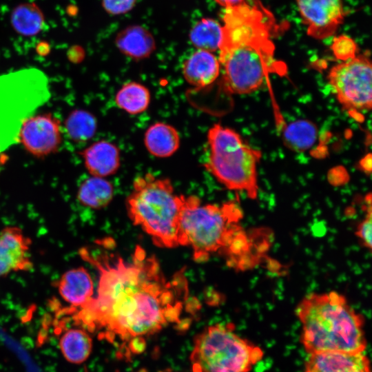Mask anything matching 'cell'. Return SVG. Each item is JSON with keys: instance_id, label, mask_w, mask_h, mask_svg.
I'll list each match as a JSON object with an SVG mask.
<instances>
[{"instance_id": "7402d4cb", "label": "cell", "mask_w": 372, "mask_h": 372, "mask_svg": "<svg viewBox=\"0 0 372 372\" xmlns=\"http://www.w3.org/2000/svg\"><path fill=\"white\" fill-rule=\"evenodd\" d=\"M115 103L125 112L136 115L145 112L151 101L149 89L144 85L131 81L124 84L115 95Z\"/></svg>"}, {"instance_id": "5b68a950", "label": "cell", "mask_w": 372, "mask_h": 372, "mask_svg": "<svg viewBox=\"0 0 372 372\" xmlns=\"http://www.w3.org/2000/svg\"><path fill=\"white\" fill-rule=\"evenodd\" d=\"M207 138L205 169L227 189L245 192L249 198L256 199L260 151L248 145L235 130L219 123L209 128Z\"/></svg>"}, {"instance_id": "8992f818", "label": "cell", "mask_w": 372, "mask_h": 372, "mask_svg": "<svg viewBox=\"0 0 372 372\" xmlns=\"http://www.w3.org/2000/svg\"><path fill=\"white\" fill-rule=\"evenodd\" d=\"M263 356V350L231 324H216L196 336L190 361L193 372H249Z\"/></svg>"}, {"instance_id": "52a82bcc", "label": "cell", "mask_w": 372, "mask_h": 372, "mask_svg": "<svg viewBox=\"0 0 372 372\" xmlns=\"http://www.w3.org/2000/svg\"><path fill=\"white\" fill-rule=\"evenodd\" d=\"M223 67L222 86L231 94H247L258 90L270 73L286 69L274 57L273 42L239 45L219 53Z\"/></svg>"}, {"instance_id": "9c48e42d", "label": "cell", "mask_w": 372, "mask_h": 372, "mask_svg": "<svg viewBox=\"0 0 372 372\" xmlns=\"http://www.w3.org/2000/svg\"><path fill=\"white\" fill-rule=\"evenodd\" d=\"M219 53L239 45L272 42V14L258 0L225 8Z\"/></svg>"}, {"instance_id": "9a60e30c", "label": "cell", "mask_w": 372, "mask_h": 372, "mask_svg": "<svg viewBox=\"0 0 372 372\" xmlns=\"http://www.w3.org/2000/svg\"><path fill=\"white\" fill-rule=\"evenodd\" d=\"M220 66L218 59L212 52L197 50L183 62L182 73L189 85L202 89L216 81Z\"/></svg>"}, {"instance_id": "836d02e7", "label": "cell", "mask_w": 372, "mask_h": 372, "mask_svg": "<svg viewBox=\"0 0 372 372\" xmlns=\"http://www.w3.org/2000/svg\"><path fill=\"white\" fill-rule=\"evenodd\" d=\"M67 13L70 16H74L77 12V8L74 6H69L66 9Z\"/></svg>"}, {"instance_id": "ba28073f", "label": "cell", "mask_w": 372, "mask_h": 372, "mask_svg": "<svg viewBox=\"0 0 372 372\" xmlns=\"http://www.w3.org/2000/svg\"><path fill=\"white\" fill-rule=\"evenodd\" d=\"M329 83L342 107L354 118L372 106V66L368 53L334 65L328 74Z\"/></svg>"}, {"instance_id": "8fae6325", "label": "cell", "mask_w": 372, "mask_h": 372, "mask_svg": "<svg viewBox=\"0 0 372 372\" xmlns=\"http://www.w3.org/2000/svg\"><path fill=\"white\" fill-rule=\"evenodd\" d=\"M307 34L318 39L332 36L342 23L344 0H296Z\"/></svg>"}, {"instance_id": "44dd1931", "label": "cell", "mask_w": 372, "mask_h": 372, "mask_svg": "<svg viewBox=\"0 0 372 372\" xmlns=\"http://www.w3.org/2000/svg\"><path fill=\"white\" fill-rule=\"evenodd\" d=\"M113 194V186L110 182L104 178L92 176L81 184L77 198L85 207L101 209L111 202Z\"/></svg>"}, {"instance_id": "7c38bea8", "label": "cell", "mask_w": 372, "mask_h": 372, "mask_svg": "<svg viewBox=\"0 0 372 372\" xmlns=\"http://www.w3.org/2000/svg\"><path fill=\"white\" fill-rule=\"evenodd\" d=\"M32 240L16 226L0 231V279L12 271H28L33 269L30 256Z\"/></svg>"}, {"instance_id": "83f0119b", "label": "cell", "mask_w": 372, "mask_h": 372, "mask_svg": "<svg viewBox=\"0 0 372 372\" xmlns=\"http://www.w3.org/2000/svg\"><path fill=\"white\" fill-rule=\"evenodd\" d=\"M137 0H101L103 9L111 15H118L130 12Z\"/></svg>"}, {"instance_id": "4316f807", "label": "cell", "mask_w": 372, "mask_h": 372, "mask_svg": "<svg viewBox=\"0 0 372 372\" xmlns=\"http://www.w3.org/2000/svg\"><path fill=\"white\" fill-rule=\"evenodd\" d=\"M331 48L335 58L343 61L354 58L358 50L355 42L346 35L335 37Z\"/></svg>"}, {"instance_id": "5bb4252c", "label": "cell", "mask_w": 372, "mask_h": 372, "mask_svg": "<svg viewBox=\"0 0 372 372\" xmlns=\"http://www.w3.org/2000/svg\"><path fill=\"white\" fill-rule=\"evenodd\" d=\"M59 295L72 309L85 306L94 296V282L89 271L83 267L64 272L56 283Z\"/></svg>"}, {"instance_id": "603a6c76", "label": "cell", "mask_w": 372, "mask_h": 372, "mask_svg": "<svg viewBox=\"0 0 372 372\" xmlns=\"http://www.w3.org/2000/svg\"><path fill=\"white\" fill-rule=\"evenodd\" d=\"M189 37L197 50L213 53L219 49L223 38V25L214 19L203 18L192 28Z\"/></svg>"}, {"instance_id": "3957f363", "label": "cell", "mask_w": 372, "mask_h": 372, "mask_svg": "<svg viewBox=\"0 0 372 372\" xmlns=\"http://www.w3.org/2000/svg\"><path fill=\"white\" fill-rule=\"evenodd\" d=\"M185 196L177 194L169 179L152 174L138 176L126 206L129 217L158 247L180 246Z\"/></svg>"}, {"instance_id": "7a4b0ae2", "label": "cell", "mask_w": 372, "mask_h": 372, "mask_svg": "<svg viewBox=\"0 0 372 372\" xmlns=\"http://www.w3.org/2000/svg\"><path fill=\"white\" fill-rule=\"evenodd\" d=\"M302 324L300 342L309 354L363 353L366 347L364 320L336 291L311 293L296 308Z\"/></svg>"}, {"instance_id": "f546056e", "label": "cell", "mask_w": 372, "mask_h": 372, "mask_svg": "<svg viewBox=\"0 0 372 372\" xmlns=\"http://www.w3.org/2000/svg\"><path fill=\"white\" fill-rule=\"evenodd\" d=\"M345 175L347 174H344V171H342L340 174H338V172L333 171V173H330L329 175V180L333 185L344 184L348 180V178H346Z\"/></svg>"}, {"instance_id": "6da1fadb", "label": "cell", "mask_w": 372, "mask_h": 372, "mask_svg": "<svg viewBox=\"0 0 372 372\" xmlns=\"http://www.w3.org/2000/svg\"><path fill=\"white\" fill-rule=\"evenodd\" d=\"M83 259L99 271L97 295L74 310L76 322L129 356L136 340L180 322L188 297L182 272L167 279L155 256L137 246L130 261L118 254L80 250Z\"/></svg>"}, {"instance_id": "30bf717a", "label": "cell", "mask_w": 372, "mask_h": 372, "mask_svg": "<svg viewBox=\"0 0 372 372\" xmlns=\"http://www.w3.org/2000/svg\"><path fill=\"white\" fill-rule=\"evenodd\" d=\"M17 140L25 150L37 158L56 152L62 142L61 122L53 114H38L22 120Z\"/></svg>"}, {"instance_id": "d6986e66", "label": "cell", "mask_w": 372, "mask_h": 372, "mask_svg": "<svg viewBox=\"0 0 372 372\" xmlns=\"http://www.w3.org/2000/svg\"><path fill=\"white\" fill-rule=\"evenodd\" d=\"M63 358L69 362L79 364L86 361L92 350V339L84 329L72 328L61 336L59 342Z\"/></svg>"}, {"instance_id": "e0dca14e", "label": "cell", "mask_w": 372, "mask_h": 372, "mask_svg": "<svg viewBox=\"0 0 372 372\" xmlns=\"http://www.w3.org/2000/svg\"><path fill=\"white\" fill-rule=\"evenodd\" d=\"M115 44L121 53L135 61L149 57L156 49L152 34L139 25H129L121 30L115 38Z\"/></svg>"}, {"instance_id": "f1b7e54d", "label": "cell", "mask_w": 372, "mask_h": 372, "mask_svg": "<svg viewBox=\"0 0 372 372\" xmlns=\"http://www.w3.org/2000/svg\"><path fill=\"white\" fill-rule=\"evenodd\" d=\"M68 59L72 63H79L84 57V50L79 45L70 47L67 52Z\"/></svg>"}, {"instance_id": "484cf974", "label": "cell", "mask_w": 372, "mask_h": 372, "mask_svg": "<svg viewBox=\"0 0 372 372\" xmlns=\"http://www.w3.org/2000/svg\"><path fill=\"white\" fill-rule=\"evenodd\" d=\"M364 201L366 216L358 226L355 234L361 240L362 245L369 250H371L372 209L371 193L365 196Z\"/></svg>"}, {"instance_id": "4dcf8cb0", "label": "cell", "mask_w": 372, "mask_h": 372, "mask_svg": "<svg viewBox=\"0 0 372 372\" xmlns=\"http://www.w3.org/2000/svg\"><path fill=\"white\" fill-rule=\"evenodd\" d=\"M359 167L366 174H370L371 173L372 165L371 154H368L360 160Z\"/></svg>"}, {"instance_id": "ac0fdd59", "label": "cell", "mask_w": 372, "mask_h": 372, "mask_svg": "<svg viewBox=\"0 0 372 372\" xmlns=\"http://www.w3.org/2000/svg\"><path fill=\"white\" fill-rule=\"evenodd\" d=\"M180 143V135L177 130L163 122L151 125L144 135V143L147 150L158 158L172 156L178 149Z\"/></svg>"}, {"instance_id": "d4e9b609", "label": "cell", "mask_w": 372, "mask_h": 372, "mask_svg": "<svg viewBox=\"0 0 372 372\" xmlns=\"http://www.w3.org/2000/svg\"><path fill=\"white\" fill-rule=\"evenodd\" d=\"M64 127L67 135L72 141L83 143L91 139L95 134L97 121L90 112L76 109L67 116Z\"/></svg>"}, {"instance_id": "2e32d148", "label": "cell", "mask_w": 372, "mask_h": 372, "mask_svg": "<svg viewBox=\"0 0 372 372\" xmlns=\"http://www.w3.org/2000/svg\"><path fill=\"white\" fill-rule=\"evenodd\" d=\"M80 154L85 168L92 176L104 178L112 175L120 167V150L107 141L94 142Z\"/></svg>"}, {"instance_id": "1f68e13d", "label": "cell", "mask_w": 372, "mask_h": 372, "mask_svg": "<svg viewBox=\"0 0 372 372\" xmlns=\"http://www.w3.org/2000/svg\"><path fill=\"white\" fill-rule=\"evenodd\" d=\"M50 45L45 41H41L36 45L37 53L42 56L48 55L50 52Z\"/></svg>"}, {"instance_id": "4fadbf2b", "label": "cell", "mask_w": 372, "mask_h": 372, "mask_svg": "<svg viewBox=\"0 0 372 372\" xmlns=\"http://www.w3.org/2000/svg\"><path fill=\"white\" fill-rule=\"evenodd\" d=\"M304 372H371L368 358L360 353L324 352L311 354Z\"/></svg>"}, {"instance_id": "277c9868", "label": "cell", "mask_w": 372, "mask_h": 372, "mask_svg": "<svg viewBox=\"0 0 372 372\" xmlns=\"http://www.w3.org/2000/svg\"><path fill=\"white\" fill-rule=\"evenodd\" d=\"M242 216V209L235 200L204 205L196 196H185L180 246H189L196 262L207 261L215 254L224 257L242 228L240 221Z\"/></svg>"}, {"instance_id": "d6a6232c", "label": "cell", "mask_w": 372, "mask_h": 372, "mask_svg": "<svg viewBox=\"0 0 372 372\" xmlns=\"http://www.w3.org/2000/svg\"><path fill=\"white\" fill-rule=\"evenodd\" d=\"M218 4L225 8L238 6L246 0H214Z\"/></svg>"}, {"instance_id": "cb8c5ba5", "label": "cell", "mask_w": 372, "mask_h": 372, "mask_svg": "<svg viewBox=\"0 0 372 372\" xmlns=\"http://www.w3.org/2000/svg\"><path fill=\"white\" fill-rule=\"evenodd\" d=\"M318 135L316 125L308 120H298L285 126L284 143L296 152H304L315 143Z\"/></svg>"}, {"instance_id": "ffe728a7", "label": "cell", "mask_w": 372, "mask_h": 372, "mask_svg": "<svg viewBox=\"0 0 372 372\" xmlns=\"http://www.w3.org/2000/svg\"><path fill=\"white\" fill-rule=\"evenodd\" d=\"M10 23L14 31L20 35L32 37L43 29L45 17L35 3H22L12 10Z\"/></svg>"}]
</instances>
